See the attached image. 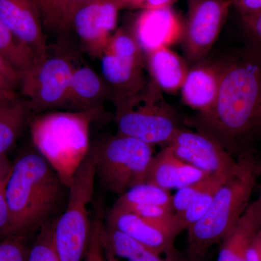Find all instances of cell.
I'll return each mask as SVG.
<instances>
[{"instance_id": "23", "label": "cell", "mask_w": 261, "mask_h": 261, "mask_svg": "<svg viewBox=\"0 0 261 261\" xmlns=\"http://www.w3.org/2000/svg\"><path fill=\"white\" fill-rule=\"evenodd\" d=\"M229 175L218 178L205 191L196 197L195 200L185 211L173 215L171 220V229L176 237L203 217L212 203L219 187Z\"/></svg>"}, {"instance_id": "32", "label": "cell", "mask_w": 261, "mask_h": 261, "mask_svg": "<svg viewBox=\"0 0 261 261\" xmlns=\"http://www.w3.org/2000/svg\"><path fill=\"white\" fill-rule=\"evenodd\" d=\"M246 38L245 49L261 62V12L253 20L243 24Z\"/></svg>"}, {"instance_id": "4", "label": "cell", "mask_w": 261, "mask_h": 261, "mask_svg": "<svg viewBox=\"0 0 261 261\" xmlns=\"http://www.w3.org/2000/svg\"><path fill=\"white\" fill-rule=\"evenodd\" d=\"M98 113L53 111L34 114L29 121L33 145L69 187L88 154L89 128Z\"/></svg>"}, {"instance_id": "6", "label": "cell", "mask_w": 261, "mask_h": 261, "mask_svg": "<svg viewBox=\"0 0 261 261\" xmlns=\"http://www.w3.org/2000/svg\"><path fill=\"white\" fill-rule=\"evenodd\" d=\"M96 166L92 147L68 187L66 208L55 222L53 240L60 261H82L87 251L92 229L89 205L94 195Z\"/></svg>"}, {"instance_id": "42", "label": "cell", "mask_w": 261, "mask_h": 261, "mask_svg": "<svg viewBox=\"0 0 261 261\" xmlns=\"http://www.w3.org/2000/svg\"><path fill=\"white\" fill-rule=\"evenodd\" d=\"M8 178H9V177L3 178V179H0V192L4 191L5 186H6L7 185V182H8Z\"/></svg>"}, {"instance_id": "35", "label": "cell", "mask_w": 261, "mask_h": 261, "mask_svg": "<svg viewBox=\"0 0 261 261\" xmlns=\"http://www.w3.org/2000/svg\"><path fill=\"white\" fill-rule=\"evenodd\" d=\"M12 237L10 213L5 200L4 190L0 192V242Z\"/></svg>"}, {"instance_id": "7", "label": "cell", "mask_w": 261, "mask_h": 261, "mask_svg": "<svg viewBox=\"0 0 261 261\" xmlns=\"http://www.w3.org/2000/svg\"><path fill=\"white\" fill-rule=\"evenodd\" d=\"M96 173L108 192L121 195L146 181L153 146L129 136H109L93 146Z\"/></svg>"}, {"instance_id": "28", "label": "cell", "mask_w": 261, "mask_h": 261, "mask_svg": "<svg viewBox=\"0 0 261 261\" xmlns=\"http://www.w3.org/2000/svg\"><path fill=\"white\" fill-rule=\"evenodd\" d=\"M222 176H226V174L208 175L200 181L177 190L172 197V207L175 214L185 211L196 197Z\"/></svg>"}, {"instance_id": "8", "label": "cell", "mask_w": 261, "mask_h": 261, "mask_svg": "<svg viewBox=\"0 0 261 261\" xmlns=\"http://www.w3.org/2000/svg\"><path fill=\"white\" fill-rule=\"evenodd\" d=\"M99 59L101 75L114 106L145 87L148 81L145 75V55L129 28L116 31Z\"/></svg>"}, {"instance_id": "18", "label": "cell", "mask_w": 261, "mask_h": 261, "mask_svg": "<svg viewBox=\"0 0 261 261\" xmlns=\"http://www.w3.org/2000/svg\"><path fill=\"white\" fill-rule=\"evenodd\" d=\"M175 155L168 146L152 158L145 182L169 190H179L208 176Z\"/></svg>"}, {"instance_id": "38", "label": "cell", "mask_w": 261, "mask_h": 261, "mask_svg": "<svg viewBox=\"0 0 261 261\" xmlns=\"http://www.w3.org/2000/svg\"><path fill=\"white\" fill-rule=\"evenodd\" d=\"M178 0H147L145 10H157L171 8Z\"/></svg>"}, {"instance_id": "13", "label": "cell", "mask_w": 261, "mask_h": 261, "mask_svg": "<svg viewBox=\"0 0 261 261\" xmlns=\"http://www.w3.org/2000/svg\"><path fill=\"white\" fill-rule=\"evenodd\" d=\"M0 18L15 38L32 51L36 61L47 57L42 19L34 0H0Z\"/></svg>"}, {"instance_id": "25", "label": "cell", "mask_w": 261, "mask_h": 261, "mask_svg": "<svg viewBox=\"0 0 261 261\" xmlns=\"http://www.w3.org/2000/svg\"><path fill=\"white\" fill-rule=\"evenodd\" d=\"M0 55L17 70L24 72L36 61L28 48L15 38L0 18Z\"/></svg>"}, {"instance_id": "10", "label": "cell", "mask_w": 261, "mask_h": 261, "mask_svg": "<svg viewBox=\"0 0 261 261\" xmlns=\"http://www.w3.org/2000/svg\"><path fill=\"white\" fill-rule=\"evenodd\" d=\"M182 47L192 65L207 56L226 23L232 0H186Z\"/></svg>"}, {"instance_id": "19", "label": "cell", "mask_w": 261, "mask_h": 261, "mask_svg": "<svg viewBox=\"0 0 261 261\" xmlns=\"http://www.w3.org/2000/svg\"><path fill=\"white\" fill-rule=\"evenodd\" d=\"M146 68L150 80L163 92L174 94L181 90L189 67L170 47H162L145 55Z\"/></svg>"}, {"instance_id": "3", "label": "cell", "mask_w": 261, "mask_h": 261, "mask_svg": "<svg viewBox=\"0 0 261 261\" xmlns=\"http://www.w3.org/2000/svg\"><path fill=\"white\" fill-rule=\"evenodd\" d=\"M237 161L236 168L219 187L203 217L187 229L190 261L203 260L209 249L224 240L248 207L260 164L254 157Z\"/></svg>"}, {"instance_id": "22", "label": "cell", "mask_w": 261, "mask_h": 261, "mask_svg": "<svg viewBox=\"0 0 261 261\" xmlns=\"http://www.w3.org/2000/svg\"><path fill=\"white\" fill-rule=\"evenodd\" d=\"M260 228L255 212L249 205L234 227L221 242L216 261H247V249Z\"/></svg>"}, {"instance_id": "5", "label": "cell", "mask_w": 261, "mask_h": 261, "mask_svg": "<svg viewBox=\"0 0 261 261\" xmlns=\"http://www.w3.org/2000/svg\"><path fill=\"white\" fill-rule=\"evenodd\" d=\"M118 133L149 145H168L184 123L153 81H147L138 94L115 106Z\"/></svg>"}, {"instance_id": "40", "label": "cell", "mask_w": 261, "mask_h": 261, "mask_svg": "<svg viewBox=\"0 0 261 261\" xmlns=\"http://www.w3.org/2000/svg\"><path fill=\"white\" fill-rule=\"evenodd\" d=\"M259 164H260L261 173V161H259ZM250 205H251L252 208H253L254 211H255V214L256 215L259 223H260L261 225V189L258 198H257L256 201L250 204Z\"/></svg>"}, {"instance_id": "15", "label": "cell", "mask_w": 261, "mask_h": 261, "mask_svg": "<svg viewBox=\"0 0 261 261\" xmlns=\"http://www.w3.org/2000/svg\"><path fill=\"white\" fill-rule=\"evenodd\" d=\"M106 226L124 233L159 255H168L176 250V237L171 227L147 221L124 209L113 207Z\"/></svg>"}, {"instance_id": "21", "label": "cell", "mask_w": 261, "mask_h": 261, "mask_svg": "<svg viewBox=\"0 0 261 261\" xmlns=\"http://www.w3.org/2000/svg\"><path fill=\"white\" fill-rule=\"evenodd\" d=\"M32 115L23 97L0 99V154H7L15 145Z\"/></svg>"}, {"instance_id": "24", "label": "cell", "mask_w": 261, "mask_h": 261, "mask_svg": "<svg viewBox=\"0 0 261 261\" xmlns=\"http://www.w3.org/2000/svg\"><path fill=\"white\" fill-rule=\"evenodd\" d=\"M172 197L168 190L148 182H144L120 195L113 206L121 207L133 205H151L172 207Z\"/></svg>"}, {"instance_id": "11", "label": "cell", "mask_w": 261, "mask_h": 261, "mask_svg": "<svg viewBox=\"0 0 261 261\" xmlns=\"http://www.w3.org/2000/svg\"><path fill=\"white\" fill-rule=\"evenodd\" d=\"M121 10L120 0H92L75 8L70 29H73L86 53L100 58L116 32Z\"/></svg>"}, {"instance_id": "26", "label": "cell", "mask_w": 261, "mask_h": 261, "mask_svg": "<svg viewBox=\"0 0 261 261\" xmlns=\"http://www.w3.org/2000/svg\"><path fill=\"white\" fill-rule=\"evenodd\" d=\"M43 27L57 32L70 30V14L65 0H34Z\"/></svg>"}, {"instance_id": "30", "label": "cell", "mask_w": 261, "mask_h": 261, "mask_svg": "<svg viewBox=\"0 0 261 261\" xmlns=\"http://www.w3.org/2000/svg\"><path fill=\"white\" fill-rule=\"evenodd\" d=\"M114 207L130 211V212L134 213V214H137V216H140V217L143 218L147 221H152V222L156 223V224L168 226L171 228V220H172L173 215L175 214L172 207H163V206L159 205H133L125 206V207Z\"/></svg>"}, {"instance_id": "33", "label": "cell", "mask_w": 261, "mask_h": 261, "mask_svg": "<svg viewBox=\"0 0 261 261\" xmlns=\"http://www.w3.org/2000/svg\"><path fill=\"white\" fill-rule=\"evenodd\" d=\"M101 224L99 220H94L92 223L88 247L82 261H106L101 234Z\"/></svg>"}, {"instance_id": "37", "label": "cell", "mask_w": 261, "mask_h": 261, "mask_svg": "<svg viewBox=\"0 0 261 261\" xmlns=\"http://www.w3.org/2000/svg\"><path fill=\"white\" fill-rule=\"evenodd\" d=\"M13 166L7 154H0V179L9 177Z\"/></svg>"}, {"instance_id": "12", "label": "cell", "mask_w": 261, "mask_h": 261, "mask_svg": "<svg viewBox=\"0 0 261 261\" xmlns=\"http://www.w3.org/2000/svg\"><path fill=\"white\" fill-rule=\"evenodd\" d=\"M178 159L210 175H228L238 161L208 136L181 127L167 145Z\"/></svg>"}, {"instance_id": "14", "label": "cell", "mask_w": 261, "mask_h": 261, "mask_svg": "<svg viewBox=\"0 0 261 261\" xmlns=\"http://www.w3.org/2000/svg\"><path fill=\"white\" fill-rule=\"evenodd\" d=\"M130 30L145 55L181 42L183 23L171 8L142 10Z\"/></svg>"}, {"instance_id": "16", "label": "cell", "mask_w": 261, "mask_h": 261, "mask_svg": "<svg viewBox=\"0 0 261 261\" xmlns=\"http://www.w3.org/2000/svg\"><path fill=\"white\" fill-rule=\"evenodd\" d=\"M221 75L219 62L202 60L192 65L180 90L183 102L197 113L209 111L217 99Z\"/></svg>"}, {"instance_id": "20", "label": "cell", "mask_w": 261, "mask_h": 261, "mask_svg": "<svg viewBox=\"0 0 261 261\" xmlns=\"http://www.w3.org/2000/svg\"><path fill=\"white\" fill-rule=\"evenodd\" d=\"M103 245L117 258L125 261H190L176 250L166 255H161L136 240L117 230L101 224Z\"/></svg>"}, {"instance_id": "36", "label": "cell", "mask_w": 261, "mask_h": 261, "mask_svg": "<svg viewBox=\"0 0 261 261\" xmlns=\"http://www.w3.org/2000/svg\"><path fill=\"white\" fill-rule=\"evenodd\" d=\"M247 261H261V228L253 237L249 245Z\"/></svg>"}, {"instance_id": "17", "label": "cell", "mask_w": 261, "mask_h": 261, "mask_svg": "<svg viewBox=\"0 0 261 261\" xmlns=\"http://www.w3.org/2000/svg\"><path fill=\"white\" fill-rule=\"evenodd\" d=\"M106 101H111V94L102 75H98L88 65H75L67 111L99 113Z\"/></svg>"}, {"instance_id": "31", "label": "cell", "mask_w": 261, "mask_h": 261, "mask_svg": "<svg viewBox=\"0 0 261 261\" xmlns=\"http://www.w3.org/2000/svg\"><path fill=\"white\" fill-rule=\"evenodd\" d=\"M24 237H12L0 242V261H27L29 246Z\"/></svg>"}, {"instance_id": "2", "label": "cell", "mask_w": 261, "mask_h": 261, "mask_svg": "<svg viewBox=\"0 0 261 261\" xmlns=\"http://www.w3.org/2000/svg\"><path fill=\"white\" fill-rule=\"evenodd\" d=\"M63 186L56 171L39 153L29 152L13 163L5 188L13 237L28 238L50 221Z\"/></svg>"}, {"instance_id": "39", "label": "cell", "mask_w": 261, "mask_h": 261, "mask_svg": "<svg viewBox=\"0 0 261 261\" xmlns=\"http://www.w3.org/2000/svg\"><path fill=\"white\" fill-rule=\"evenodd\" d=\"M65 1L66 3L67 6H68V11H69L70 22L72 13H73L75 8H78L80 5L84 4V3L92 1V0H65Z\"/></svg>"}, {"instance_id": "9", "label": "cell", "mask_w": 261, "mask_h": 261, "mask_svg": "<svg viewBox=\"0 0 261 261\" xmlns=\"http://www.w3.org/2000/svg\"><path fill=\"white\" fill-rule=\"evenodd\" d=\"M72 57L66 53L48 55L22 74L20 92L33 115L57 110H68V93L74 68Z\"/></svg>"}, {"instance_id": "27", "label": "cell", "mask_w": 261, "mask_h": 261, "mask_svg": "<svg viewBox=\"0 0 261 261\" xmlns=\"http://www.w3.org/2000/svg\"><path fill=\"white\" fill-rule=\"evenodd\" d=\"M55 222L44 224L29 246L27 261H60L53 240Z\"/></svg>"}, {"instance_id": "41", "label": "cell", "mask_w": 261, "mask_h": 261, "mask_svg": "<svg viewBox=\"0 0 261 261\" xmlns=\"http://www.w3.org/2000/svg\"><path fill=\"white\" fill-rule=\"evenodd\" d=\"M104 248L105 252H106V261H121V260H119V259L117 258L116 256H114L111 252L108 251L105 246Z\"/></svg>"}, {"instance_id": "29", "label": "cell", "mask_w": 261, "mask_h": 261, "mask_svg": "<svg viewBox=\"0 0 261 261\" xmlns=\"http://www.w3.org/2000/svg\"><path fill=\"white\" fill-rule=\"evenodd\" d=\"M22 73L0 55V99L18 96Z\"/></svg>"}, {"instance_id": "34", "label": "cell", "mask_w": 261, "mask_h": 261, "mask_svg": "<svg viewBox=\"0 0 261 261\" xmlns=\"http://www.w3.org/2000/svg\"><path fill=\"white\" fill-rule=\"evenodd\" d=\"M232 7L241 19L242 25L253 20L261 12V0H232Z\"/></svg>"}, {"instance_id": "1", "label": "cell", "mask_w": 261, "mask_h": 261, "mask_svg": "<svg viewBox=\"0 0 261 261\" xmlns=\"http://www.w3.org/2000/svg\"><path fill=\"white\" fill-rule=\"evenodd\" d=\"M219 94L209 111L184 119L238 160L254 157L261 142V62L246 49L219 62Z\"/></svg>"}]
</instances>
